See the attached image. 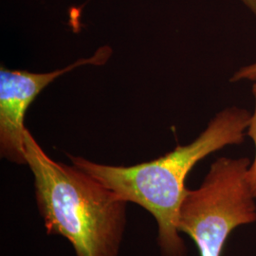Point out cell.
I'll list each match as a JSON object with an SVG mask.
<instances>
[{
	"instance_id": "2",
	"label": "cell",
	"mask_w": 256,
	"mask_h": 256,
	"mask_svg": "<svg viewBox=\"0 0 256 256\" xmlns=\"http://www.w3.org/2000/svg\"><path fill=\"white\" fill-rule=\"evenodd\" d=\"M25 156L46 232L66 238L76 256H118L128 202L78 167L55 162L28 130Z\"/></svg>"
},
{
	"instance_id": "3",
	"label": "cell",
	"mask_w": 256,
	"mask_h": 256,
	"mask_svg": "<svg viewBox=\"0 0 256 256\" xmlns=\"http://www.w3.org/2000/svg\"><path fill=\"white\" fill-rule=\"evenodd\" d=\"M247 158H220L202 185L188 189L178 214V230L192 238L200 256H221L230 234L256 222V198L247 180Z\"/></svg>"
},
{
	"instance_id": "1",
	"label": "cell",
	"mask_w": 256,
	"mask_h": 256,
	"mask_svg": "<svg viewBox=\"0 0 256 256\" xmlns=\"http://www.w3.org/2000/svg\"><path fill=\"white\" fill-rule=\"evenodd\" d=\"M250 113L244 108L221 110L202 134L187 146L151 162L132 166L101 164L70 156L72 164L90 174L120 200L149 212L158 224V244L162 256H186L178 230V214L187 192L186 178L192 167L207 156L243 142Z\"/></svg>"
},
{
	"instance_id": "5",
	"label": "cell",
	"mask_w": 256,
	"mask_h": 256,
	"mask_svg": "<svg viewBox=\"0 0 256 256\" xmlns=\"http://www.w3.org/2000/svg\"><path fill=\"white\" fill-rule=\"evenodd\" d=\"M252 94H254V102H256V104H254V111L250 115V124H248V126L247 135L254 142L256 153H254V162H250V164L248 166V169L247 180L250 187L252 192L254 196L256 198V81L254 84V86H252Z\"/></svg>"
},
{
	"instance_id": "7",
	"label": "cell",
	"mask_w": 256,
	"mask_h": 256,
	"mask_svg": "<svg viewBox=\"0 0 256 256\" xmlns=\"http://www.w3.org/2000/svg\"><path fill=\"white\" fill-rule=\"evenodd\" d=\"M241 1L248 9L256 16V0H241Z\"/></svg>"
},
{
	"instance_id": "6",
	"label": "cell",
	"mask_w": 256,
	"mask_h": 256,
	"mask_svg": "<svg viewBox=\"0 0 256 256\" xmlns=\"http://www.w3.org/2000/svg\"><path fill=\"white\" fill-rule=\"evenodd\" d=\"M256 81V63L248 64L240 70H238L234 76L232 77V82H239V81Z\"/></svg>"
},
{
	"instance_id": "4",
	"label": "cell",
	"mask_w": 256,
	"mask_h": 256,
	"mask_svg": "<svg viewBox=\"0 0 256 256\" xmlns=\"http://www.w3.org/2000/svg\"><path fill=\"white\" fill-rule=\"evenodd\" d=\"M111 55L110 46L99 48L90 58H82L62 70L46 74L0 68V153L18 164H27L24 119L30 106L46 86L59 76L86 64H104Z\"/></svg>"
}]
</instances>
